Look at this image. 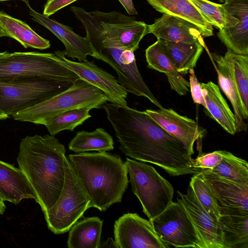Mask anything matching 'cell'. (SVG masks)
I'll return each mask as SVG.
<instances>
[{
    "instance_id": "6da1fadb",
    "label": "cell",
    "mask_w": 248,
    "mask_h": 248,
    "mask_svg": "<svg viewBox=\"0 0 248 248\" xmlns=\"http://www.w3.org/2000/svg\"><path fill=\"white\" fill-rule=\"evenodd\" d=\"M105 110L124 155L154 164L170 176L194 174L193 155L180 140L170 134L144 111L104 103Z\"/></svg>"
},
{
    "instance_id": "7a4b0ae2",
    "label": "cell",
    "mask_w": 248,
    "mask_h": 248,
    "mask_svg": "<svg viewBox=\"0 0 248 248\" xmlns=\"http://www.w3.org/2000/svg\"><path fill=\"white\" fill-rule=\"evenodd\" d=\"M66 149L55 136H27L19 144L17 162L43 213L58 200L65 180Z\"/></svg>"
},
{
    "instance_id": "3957f363",
    "label": "cell",
    "mask_w": 248,
    "mask_h": 248,
    "mask_svg": "<svg viewBox=\"0 0 248 248\" xmlns=\"http://www.w3.org/2000/svg\"><path fill=\"white\" fill-rule=\"evenodd\" d=\"M67 158L84 191L90 207L105 211L120 202L129 183L125 162L106 152L79 153Z\"/></svg>"
},
{
    "instance_id": "277c9868",
    "label": "cell",
    "mask_w": 248,
    "mask_h": 248,
    "mask_svg": "<svg viewBox=\"0 0 248 248\" xmlns=\"http://www.w3.org/2000/svg\"><path fill=\"white\" fill-rule=\"evenodd\" d=\"M70 10L83 25L91 48L111 47L134 52L148 34V25L145 22L119 12H87L75 6Z\"/></svg>"
},
{
    "instance_id": "5b68a950",
    "label": "cell",
    "mask_w": 248,
    "mask_h": 248,
    "mask_svg": "<svg viewBox=\"0 0 248 248\" xmlns=\"http://www.w3.org/2000/svg\"><path fill=\"white\" fill-rule=\"evenodd\" d=\"M108 101L99 89L79 79L67 90L12 115L21 122L44 125L65 111L78 108H100Z\"/></svg>"
},
{
    "instance_id": "8992f818",
    "label": "cell",
    "mask_w": 248,
    "mask_h": 248,
    "mask_svg": "<svg viewBox=\"0 0 248 248\" xmlns=\"http://www.w3.org/2000/svg\"><path fill=\"white\" fill-rule=\"evenodd\" d=\"M48 78L75 83L80 79L60 64L54 53L15 52L0 58V81Z\"/></svg>"
},
{
    "instance_id": "52a82bcc",
    "label": "cell",
    "mask_w": 248,
    "mask_h": 248,
    "mask_svg": "<svg viewBox=\"0 0 248 248\" xmlns=\"http://www.w3.org/2000/svg\"><path fill=\"white\" fill-rule=\"evenodd\" d=\"M126 159L132 192L139 200L142 212L152 220L173 202V187L152 166Z\"/></svg>"
},
{
    "instance_id": "ba28073f",
    "label": "cell",
    "mask_w": 248,
    "mask_h": 248,
    "mask_svg": "<svg viewBox=\"0 0 248 248\" xmlns=\"http://www.w3.org/2000/svg\"><path fill=\"white\" fill-rule=\"evenodd\" d=\"M65 180L61 195L50 209L44 213L48 229L61 234L69 231L90 208L84 191L67 157H64Z\"/></svg>"
},
{
    "instance_id": "9c48e42d",
    "label": "cell",
    "mask_w": 248,
    "mask_h": 248,
    "mask_svg": "<svg viewBox=\"0 0 248 248\" xmlns=\"http://www.w3.org/2000/svg\"><path fill=\"white\" fill-rule=\"evenodd\" d=\"M74 83L43 78L0 81V109L10 117L67 90Z\"/></svg>"
},
{
    "instance_id": "30bf717a",
    "label": "cell",
    "mask_w": 248,
    "mask_h": 248,
    "mask_svg": "<svg viewBox=\"0 0 248 248\" xmlns=\"http://www.w3.org/2000/svg\"><path fill=\"white\" fill-rule=\"evenodd\" d=\"M150 221L159 238L170 247L202 248L196 230L179 201Z\"/></svg>"
},
{
    "instance_id": "8fae6325",
    "label": "cell",
    "mask_w": 248,
    "mask_h": 248,
    "mask_svg": "<svg viewBox=\"0 0 248 248\" xmlns=\"http://www.w3.org/2000/svg\"><path fill=\"white\" fill-rule=\"evenodd\" d=\"M95 59L109 64L117 73L119 84L128 92L143 96L159 108L163 107L144 81L138 68L134 51L111 47L92 48Z\"/></svg>"
},
{
    "instance_id": "7c38bea8",
    "label": "cell",
    "mask_w": 248,
    "mask_h": 248,
    "mask_svg": "<svg viewBox=\"0 0 248 248\" xmlns=\"http://www.w3.org/2000/svg\"><path fill=\"white\" fill-rule=\"evenodd\" d=\"M54 58L61 65L76 74L80 78L101 90L108 101L126 106L128 92L110 73L97 66L93 62H77L68 59L63 51L54 52Z\"/></svg>"
},
{
    "instance_id": "4fadbf2b",
    "label": "cell",
    "mask_w": 248,
    "mask_h": 248,
    "mask_svg": "<svg viewBox=\"0 0 248 248\" xmlns=\"http://www.w3.org/2000/svg\"><path fill=\"white\" fill-rule=\"evenodd\" d=\"M114 241L117 248H167L149 220L137 213L124 214L115 221Z\"/></svg>"
},
{
    "instance_id": "5bb4252c",
    "label": "cell",
    "mask_w": 248,
    "mask_h": 248,
    "mask_svg": "<svg viewBox=\"0 0 248 248\" xmlns=\"http://www.w3.org/2000/svg\"><path fill=\"white\" fill-rule=\"evenodd\" d=\"M177 198L184 206L201 242L202 248H225L223 234L216 222L199 202L189 186L186 194L177 191Z\"/></svg>"
},
{
    "instance_id": "9a60e30c",
    "label": "cell",
    "mask_w": 248,
    "mask_h": 248,
    "mask_svg": "<svg viewBox=\"0 0 248 248\" xmlns=\"http://www.w3.org/2000/svg\"><path fill=\"white\" fill-rule=\"evenodd\" d=\"M144 111L166 132L182 140L193 154L195 141L202 140L206 135V129L194 120L171 108L148 109Z\"/></svg>"
},
{
    "instance_id": "2e32d148",
    "label": "cell",
    "mask_w": 248,
    "mask_h": 248,
    "mask_svg": "<svg viewBox=\"0 0 248 248\" xmlns=\"http://www.w3.org/2000/svg\"><path fill=\"white\" fill-rule=\"evenodd\" d=\"M29 8L31 18L49 30L62 42L65 48L62 51L66 57L73 59L76 58L79 62L87 61L88 56L95 59L96 54L85 37H83L77 34L69 26L51 19L37 12L31 7Z\"/></svg>"
},
{
    "instance_id": "e0dca14e",
    "label": "cell",
    "mask_w": 248,
    "mask_h": 248,
    "mask_svg": "<svg viewBox=\"0 0 248 248\" xmlns=\"http://www.w3.org/2000/svg\"><path fill=\"white\" fill-rule=\"evenodd\" d=\"M223 5L238 22L232 27L219 29L217 37L228 49L248 55V0H233Z\"/></svg>"
},
{
    "instance_id": "ac0fdd59",
    "label": "cell",
    "mask_w": 248,
    "mask_h": 248,
    "mask_svg": "<svg viewBox=\"0 0 248 248\" xmlns=\"http://www.w3.org/2000/svg\"><path fill=\"white\" fill-rule=\"evenodd\" d=\"M199 173L211 187L219 211L248 212V185L231 181L206 172Z\"/></svg>"
},
{
    "instance_id": "d6986e66",
    "label": "cell",
    "mask_w": 248,
    "mask_h": 248,
    "mask_svg": "<svg viewBox=\"0 0 248 248\" xmlns=\"http://www.w3.org/2000/svg\"><path fill=\"white\" fill-rule=\"evenodd\" d=\"M147 33H152L157 39L170 42L199 43L206 47L201 32L195 25L181 18L163 14L148 25Z\"/></svg>"
},
{
    "instance_id": "ffe728a7",
    "label": "cell",
    "mask_w": 248,
    "mask_h": 248,
    "mask_svg": "<svg viewBox=\"0 0 248 248\" xmlns=\"http://www.w3.org/2000/svg\"><path fill=\"white\" fill-rule=\"evenodd\" d=\"M211 56L216 63H214V65L217 72L219 86L233 107L236 132L246 131L248 124L244 122V120H247L248 113L243 106L235 81L233 68L223 56L215 52L212 53Z\"/></svg>"
},
{
    "instance_id": "44dd1931",
    "label": "cell",
    "mask_w": 248,
    "mask_h": 248,
    "mask_svg": "<svg viewBox=\"0 0 248 248\" xmlns=\"http://www.w3.org/2000/svg\"><path fill=\"white\" fill-rule=\"evenodd\" d=\"M0 198L16 204L24 199H36L33 188L22 171L0 160Z\"/></svg>"
},
{
    "instance_id": "7402d4cb",
    "label": "cell",
    "mask_w": 248,
    "mask_h": 248,
    "mask_svg": "<svg viewBox=\"0 0 248 248\" xmlns=\"http://www.w3.org/2000/svg\"><path fill=\"white\" fill-rule=\"evenodd\" d=\"M156 11L186 20L196 26L202 37L214 35L213 27L189 0H147Z\"/></svg>"
},
{
    "instance_id": "603a6c76",
    "label": "cell",
    "mask_w": 248,
    "mask_h": 248,
    "mask_svg": "<svg viewBox=\"0 0 248 248\" xmlns=\"http://www.w3.org/2000/svg\"><path fill=\"white\" fill-rule=\"evenodd\" d=\"M201 85L207 106L206 114L214 119L229 134L234 135L236 133L235 116L219 87L212 81Z\"/></svg>"
},
{
    "instance_id": "cb8c5ba5",
    "label": "cell",
    "mask_w": 248,
    "mask_h": 248,
    "mask_svg": "<svg viewBox=\"0 0 248 248\" xmlns=\"http://www.w3.org/2000/svg\"><path fill=\"white\" fill-rule=\"evenodd\" d=\"M220 214L225 248H248V212L221 211Z\"/></svg>"
},
{
    "instance_id": "d4e9b609",
    "label": "cell",
    "mask_w": 248,
    "mask_h": 248,
    "mask_svg": "<svg viewBox=\"0 0 248 248\" xmlns=\"http://www.w3.org/2000/svg\"><path fill=\"white\" fill-rule=\"evenodd\" d=\"M145 57L148 68L166 74L172 90L180 95L187 93L190 87L189 82L178 72L157 40L146 48Z\"/></svg>"
},
{
    "instance_id": "484cf974",
    "label": "cell",
    "mask_w": 248,
    "mask_h": 248,
    "mask_svg": "<svg viewBox=\"0 0 248 248\" xmlns=\"http://www.w3.org/2000/svg\"><path fill=\"white\" fill-rule=\"evenodd\" d=\"M157 41L181 75L187 74L189 70L194 69L204 48L199 43L175 42L160 39Z\"/></svg>"
},
{
    "instance_id": "4316f807",
    "label": "cell",
    "mask_w": 248,
    "mask_h": 248,
    "mask_svg": "<svg viewBox=\"0 0 248 248\" xmlns=\"http://www.w3.org/2000/svg\"><path fill=\"white\" fill-rule=\"evenodd\" d=\"M103 221L99 217H85L71 228L67 240L69 248H98L100 244Z\"/></svg>"
},
{
    "instance_id": "83f0119b",
    "label": "cell",
    "mask_w": 248,
    "mask_h": 248,
    "mask_svg": "<svg viewBox=\"0 0 248 248\" xmlns=\"http://www.w3.org/2000/svg\"><path fill=\"white\" fill-rule=\"evenodd\" d=\"M0 24L9 35L20 43L25 48L40 50L50 46L49 41L35 32L27 24L0 11Z\"/></svg>"
},
{
    "instance_id": "f1b7e54d",
    "label": "cell",
    "mask_w": 248,
    "mask_h": 248,
    "mask_svg": "<svg viewBox=\"0 0 248 248\" xmlns=\"http://www.w3.org/2000/svg\"><path fill=\"white\" fill-rule=\"evenodd\" d=\"M68 148L76 153L92 151L103 153L113 150L114 141L112 137L105 129L97 128L92 132L82 130L77 132Z\"/></svg>"
},
{
    "instance_id": "f546056e",
    "label": "cell",
    "mask_w": 248,
    "mask_h": 248,
    "mask_svg": "<svg viewBox=\"0 0 248 248\" xmlns=\"http://www.w3.org/2000/svg\"><path fill=\"white\" fill-rule=\"evenodd\" d=\"M201 172H206L231 181L248 185L247 161L228 151L217 166Z\"/></svg>"
},
{
    "instance_id": "4dcf8cb0",
    "label": "cell",
    "mask_w": 248,
    "mask_h": 248,
    "mask_svg": "<svg viewBox=\"0 0 248 248\" xmlns=\"http://www.w3.org/2000/svg\"><path fill=\"white\" fill-rule=\"evenodd\" d=\"M197 7L212 26L218 29L234 26L238 19L229 13L223 4H217L208 0H189Z\"/></svg>"
},
{
    "instance_id": "1f68e13d",
    "label": "cell",
    "mask_w": 248,
    "mask_h": 248,
    "mask_svg": "<svg viewBox=\"0 0 248 248\" xmlns=\"http://www.w3.org/2000/svg\"><path fill=\"white\" fill-rule=\"evenodd\" d=\"M91 109L89 108H82L65 111L48 121L44 125L52 136L63 130L73 131L92 117L89 114Z\"/></svg>"
},
{
    "instance_id": "d6a6232c",
    "label": "cell",
    "mask_w": 248,
    "mask_h": 248,
    "mask_svg": "<svg viewBox=\"0 0 248 248\" xmlns=\"http://www.w3.org/2000/svg\"><path fill=\"white\" fill-rule=\"evenodd\" d=\"M223 57L233 68L242 105L248 113V55L237 54L228 49Z\"/></svg>"
},
{
    "instance_id": "836d02e7",
    "label": "cell",
    "mask_w": 248,
    "mask_h": 248,
    "mask_svg": "<svg viewBox=\"0 0 248 248\" xmlns=\"http://www.w3.org/2000/svg\"><path fill=\"white\" fill-rule=\"evenodd\" d=\"M189 186L206 212L216 222L219 224L220 215L215 196L202 174L200 173L194 174Z\"/></svg>"
},
{
    "instance_id": "e575fe53",
    "label": "cell",
    "mask_w": 248,
    "mask_h": 248,
    "mask_svg": "<svg viewBox=\"0 0 248 248\" xmlns=\"http://www.w3.org/2000/svg\"><path fill=\"white\" fill-rule=\"evenodd\" d=\"M226 152V151L219 150L207 154H202L195 159H193L194 174L213 169L220 163Z\"/></svg>"
},
{
    "instance_id": "d590c367",
    "label": "cell",
    "mask_w": 248,
    "mask_h": 248,
    "mask_svg": "<svg viewBox=\"0 0 248 248\" xmlns=\"http://www.w3.org/2000/svg\"><path fill=\"white\" fill-rule=\"evenodd\" d=\"M188 73L190 74L189 88L193 101L195 103L202 105L205 110L207 106L202 94L201 83L198 81L194 69L189 70Z\"/></svg>"
},
{
    "instance_id": "8d00e7d4",
    "label": "cell",
    "mask_w": 248,
    "mask_h": 248,
    "mask_svg": "<svg viewBox=\"0 0 248 248\" xmlns=\"http://www.w3.org/2000/svg\"><path fill=\"white\" fill-rule=\"evenodd\" d=\"M78 0H47L43 15L49 17L59 10Z\"/></svg>"
},
{
    "instance_id": "74e56055",
    "label": "cell",
    "mask_w": 248,
    "mask_h": 248,
    "mask_svg": "<svg viewBox=\"0 0 248 248\" xmlns=\"http://www.w3.org/2000/svg\"><path fill=\"white\" fill-rule=\"evenodd\" d=\"M124 8L126 11L128 15H137V11L132 0H118Z\"/></svg>"
},
{
    "instance_id": "f35d334b",
    "label": "cell",
    "mask_w": 248,
    "mask_h": 248,
    "mask_svg": "<svg viewBox=\"0 0 248 248\" xmlns=\"http://www.w3.org/2000/svg\"><path fill=\"white\" fill-rule=\"evenodd\" d=\"M117 248V246L114 240L111 238H109L102 244H100L98 248Z\"/></svg>"
},
{
    "instance_id": "ab89813d",
    "label": "cell",
    "mask_w": 248,
    "mask_h": 248,
    "mask_svg": "<svg viewBox=\"0 0 248 248\" xmlns=\"http://www.w3.org/2000/svg\"><path fill=\"white\" fill-rule=\"evenodd\" d=\"M6 208L4 201L0 198V215H3Z\"/></svg>"
},
{
    "instance_id": "60d3db41",
    "label": "cell",
    "mask_w": 248,
    "mask_h": 248,
    "mask_svg": "<svg viewBox=\"0 0 248 248\" xmlns=\"http://www.w3.org/2000/svg\"><path fill=\"white\" fill-rule=\"evenodd\" d=\"M3 36L9 37V35L0 24V37Z\"/></svg>"
},
{
    "instance_id": "b9f144b4",
    "label": "cell",
    "mask_w": 248,
    "mask_h": 248,
    "mask_svg": "<svg viewBox=\"0 0 248 248\" xmlns=\"http://www.w3.org/2000/svg\"><path fill=\"white\" fill-rule=\"evenodd\" d=\"M9 117L0 109V120H5Z\"/></svg>"
},
{
    "instance_id": "7bdbcfd3",
    "label": "cell",
    "mask_w": 248,
    "mask_h": 248,
    "mask_svg": "<svg viewBox=\"0 0 248 248\" xmlns=\"http://www.w3.org/2000/svg\"><path fill=\"white\" fill-rule=\"evenodd\" d=\"M9 0H0V1H9ZM21 0L23 2H24L29 7H30V4H29V0Z\"/></svg>"
},
{
    "instance_id": "ee69618b",
    "label": "cell",
    "mask_w": 248,
    "mask_h": 248,
    "mask_svg": "<svg viewBox=\"0 0 248 248\" xmlns=\"http://www.w3.org/2000/svg\"><path fill=\"white\" fill-rule=\"evenodd\" d=\"M8 53H9V52H7V51H5L3 52H0V58L6 55Z\"/></svg>"
},
{
    "instance_id": "f6af8a7d",
    "label": "cell",
    "mask_w": 248,
    "mask_h": 248,
    "mask_svg": "<svg viewBox=\"0 0 248 248\" xmlns=\"http://www.w3.org/2000/svg\"><path fill=\"white\" fill-rule=\"evenodd\" d=\"M219 1H221V2H229L230 1H231L233 0H218Z\"/></svg>"
}]
</instances>
